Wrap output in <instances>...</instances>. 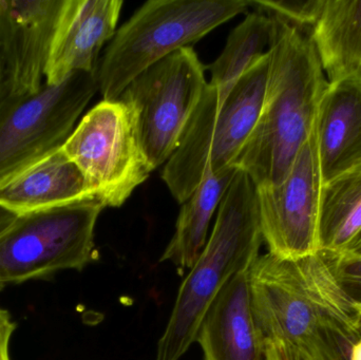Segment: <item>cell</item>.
<instances>
[{
	"label": "cell",
	"instance_id": "cell-1",
	"mask_svg": "<svg viewBox=\"0 0 361 360\" xmlns=\"http://www.w3.org/2000/svg\"><path fill=\"white\" fill-rule=\"evenodd\" d=\"M252 312L267 340L300 360H350L361 315L322 253L298 261L271 254L250 268Z\"/></svg>",
	"mask_w": 361,
	"mask_h": 360
},
{
	"label": "cell",
	"instance_id": "cell-2",
	"mask_svg": "<svg viewBox=\"0 0 361 360\" xmlns=\"http://www.w3.org/2000/svg\"><path fill=\"white\" fill-rule=\"evenodd\" d=\"M258 122L233 163L256 188L279 185L315 127L329 85L310 34L278 17Z\"/></svg>",
	"mask_w": 361,
	"mask_h": 360
},
{
	"label": "cell",
	"instance_id": "cell-3",
	"mask_svg": "<svg viewBox=\"0 0 361 360\" xmlns=\"http://www.w3.org/2000/svg\"><path fill=\"white\" fill-rule=\"evenodd\" d=\"M263 242L257 188L239 169L221 201L209 239L180 285L156 360L180 359L221 290L255 263Z\"/></svg>",
	"mask_w": 361,
	"mask_h": 360
},
{
	"label": "cell",
	"instance_id": "cell-4",
	"mask_svg": "<svg viewBox=\"0 0 361 360\" xmlns=\"http://www.w3.org/2000/svg\"><path fill=\"white\" fill-rule=\"evenodd\" d=\"M269 51L235 84L219 106L218 90L208 82L193 110L162 179L183 204L202 181L233 165L258 122L267 88Z\"/></svg>",
	"mask_w": 361,
	"mask_h": 360
},
{
	"label": "cell",
	"instance_id": "cell-5",
	"mask_svg": "<svg viewBox=\"0 0 361 360\" xmlns=\"http://www.w3.org/2000/svg\"><path fill=\"white\" fill-rule=\"evenodd\" d=\"M252 0H150L114 34L99 59V91L116 101L142 72L176 51L190 46Z\"/></svg>",
	"mask_w": 361,
	"mask_h": 360
},
{
	"label": "cell",
	"instance_id": "cell-6",
	"mask_svg": "<svg viewBox=\"0 0 361 360\" xmlns=\"http://www.w3.org/2000/svg\"><path fill=\"white\" fill-rule=\"evenodd\" d=\"M105 207L90 199L17 216L0 235V291L97 260L94 228Z\"/></svg>",
	"mask_w": 361,
	"mask_h": 360
},
{
	"label": "cell",
	"instance_id": "cell-7",
	"mask_svg": "<svg viewBox=\"0 0 361 360\" xmlns=\"http://www.w3.org/2000/svg\"><path fill=\"white\" fill-rule=\"evenodd\" d=\"M204 70L192 46H186L142 72L118 97L130 111L152 170L166 163L179 146L207 85Z\"/></svg>",
	"mask_w": 361,
	"mask_h": 360
},
{
	"label": "cell",
	"instance_id": "cell-8",
	"mask_svg": "<svg viewBox=\"0 0 361 360\" xmlns=\"http://www.w3.org/2000/svg\"><path fill=\"white\" fill-rule=\"evenodd\" d=\"M99 91L97 73L74 72L61 84L0 101V182L63 147Z\"/></svg>",
	"mask_w": 361,
	"mask_h": 360
},
{
	"label": "cell",
	"instance_id": "cell-9",
	"mask_svg": "<svg viewBox=\"0 0 361 360\" xmlns=\"http://www.w3.org/2000/svg\"><path fill=\"white\" fill-rule=\"evenodd\" d=\"M105 206L120 207L152 171L133 116L120 101H102L74 128L61 147Z\"/></svg>",
	"mask_w": 361,
	"mask_h": 360
},
{
	"label": "cell",
	"instance_id": "cell-10",
	"mask_svg": "<svg viewBox=\"0 0 361 360\" xmlns=\"http://www.w3.org/2000/svg\"><path fill=\"white\" fill-rule=\"evenodd\" d=\"M322 187L314 127L283 181L273 187L257 188L261 230L271 255L298 261L322 252Z\"/></svg>",
	"mask_w": 361,
	"mask_h": 360
},
{
	"label": "cell",
	"instance_id": "cell-11",
	"mask_svg": "<svg viewBox=\"0 0 361 360\" xmlns=\"http://www.w3.org/2000/svg\"><path fill=\"white\" fill-rule=\"evenodd\" d=\"M66 0H0V67L6 97L42 89Z\"/></svg>",
	"mask_w": 361,
	"mask_h": 360
},
{
	"label": "cell",
	"instance_id": "cell-12",
	"mask_svg": "<svg viewBox=\"0 0 361 360\" xmlns=\"http://www.w3.org/2000/svg\"><path fill=\"white\" fill-rule=\"evenodd\" d=\"M123 4L121 0H66L51 46L46 84H61L74 72L97 74L99 53L116 34Z\"/></svg>",
	"mask_w": 361,
	"mask_h": 360
},
{
	"label": "cell",
	"instance_id": "cell-13",
	"mask_svg": "<svg viewBox=\"0 0 361 360\" xmlns=\"http://www.w3.org/2000/svg\"><path fill=\"white\" fill-rule=\"evenodd\" d=\"M250 268L227 283L204 316L195 338L203 360H264L267 338L252 312Z\"/></svg>",
	"mask_w": 361,
	"mask_h": 360
},
{
	"label": "cell",
	"instance_id": "cell-14",
	"mask_svg": "<svg viewBox=\"0 0 361 360\" xmlns=\"http://www.w3.org/2000/svg\"><path fill=\"white\" fill-rule=\"evenodd\" d=\"M315 135L322 185L361 165V73L329 82Z\"/></svg>",
	"mask_w": 361,
	"mask_h": 360
},
{
	"label": "cell",
	"instance_id": "cell-15",
	"mask_svg": "<svg viewBox=\"0 0 361 360\" xmlns=\"http://www.w3.org/2000/svg\"><path fill=\"white\" fill-rule=\"evenodd\" d=\"M90 199L99 198L61 148L0 182V205L17 215Z\"/></svg>",
	"mask_w": 361,
	"mask_h": 360
},
{
	"label": "cell",
	"instance_id": "cell-16",
	"mask_svg": "<svg viewBox=\"0 0 361 360\" xmlns=\"http://www.w3.org/2000/svg\"><path fill=\"white\" fill-rule=\"evenodd\" d=\"M310 37L329 82L361 73V0H326Z\"/></svg>",
	"mask_w": 361,
	"mask_h": 360
},
{
	"label": "cell",
	"instance_id": "cell-17",
	"mask_svg": "<svg viewBox=\"0 0 361 360\" xmlns=\"http://www.w3.org/2000/svg\"><path fill=\"white\" fill-rule=\"evenodd\" d=\"M239 169L231 165L206 177L183 203L176 232L161 261L175 264L180 273L192 268L206 244L210 220Z\"/></svg>",
	"mask_w": 361,
	"mask_h": 360
},
{
	"label": "cell",
	"instance_id": "cell-18",
	"mask_svg": "<svg viewBox=\"0 0 361 360\" xmlns=\"http://www.w3.org/2000/svg\"><path fill=\"white\" fill-rule=\"evenodd\" d=\"M275 34V18L258 8L231 32L224 50L208 66L209 84L218 90L219 106L226 101L242 76L269 53Z\"/></svg>",
	"mask_w": 361,
	"mask_h": 360
},
{
	"label": "cell",
	"instance_id": "cell-19",
	"mask_svg": "<svg viewBox=\"0 0 361 360\" xmlns=\"http://www.w3.org/2000/svg\"><path fill=\"white\" fill-rule=\"evenodd\" d=\"M361 234V165L324 184L320 194V253H345Z\"/></svg>",
	"mask_w": 361,
	"mask_h": 360
},
{
	"label": "cell",
	"instance_id": "cell-20",
	"mask_svg": "<svg viewBox=\"0 0 361 360\" xmlns=\"http://www.w3.org/2000/svg\"><path fill=\"white\" fill-rule=\"evenodd\" d=\"M326 0H252V6L305 31L316 25Z\"/></svg>",
	"mask_w": 361,
	"mask_h": 360
},
{
	"label": "cell",
	"instance_id": "cell-21",
	"mask_svg": "<svg viewBox=\"0 0 361 360\" xmlns=\"http://www.w3.org/2000/svg\"><path fill=\"white\" fill-rule=\"evenodd\" d=\"M324 256L345 293L361 304V257L349 253Z\"/></svg>",
	"mask_w": 361,
	"mask_h": 360
},
{
	"label": "cell",
	"instance_id": "cell-22",
	"mask_svg": "<svg viewBox=\"0 0 361 360\" xmlns=\"http://www.w3.org/2000/svg\"><path fill=\"white\" fill-rule=\"evenodd\" d=\"M16 325L10 314L0 309V360L10 359V342Z\"/></svg>",
	"mask_w": 361,
	"mask_h": 360
},
{
	"label": "cell",
	"instance_id": "cell-23",
	"mask_svg": "<svg viewBox=\"0 0 361 360\" xmlns=\"http://www.w3.org/2000/svg\"><path fill=\"white\" fill-rule=\"evenodd\" d=\"M264 360H300L288 347L275 340H267Z\"/></svg>",
	"mask_w": 361,
	"mask_h": 360
},
{
	"label": "cell",
	"instance_id": "cell-24",
	"mask_svg": "<svg viewBox=\"0 0 361 360\" xmlns=\"http://www.w3.org/2000/svg\"><path fill=\"white\" fill-rule=\"evenodd\" d=\"M17 216L18 215L15 213L14 211L0 205V235L14 222Z\"/></svg>",
	"mask_w": 361,
	"mask_h": 360
},
{
	"label": "cell",
	"instance_id": "cell-25",
	"mask_svg": "<svg viewBox=\"0 0 361 360\" xmlns=\"http://www.w3.org/2000/svg\"><path fill=\"white\" fill-rule=\"evenodd\" d=\"M345 253L352 254V255L360 256V257H361V234L357 237V239L352 243L351 247H350Z\"/></svg>",
	"mask_w": 361,
	"mask_h": 360
},
{
	"label": "cell",
	"instance_id": "cell-26",
	"mask_svg": "<svg viewBox=\"0 0 361 360\" xmlns=\"http://www.w3.org/2000/svg\"><path fill=\"white\" fill-rule=\"evenodd\" d=\"M350 360H361V338L357 340V342L352 348Z\"/></svg>",
	"mask_w": 361,
	"mask_h": 360
},
{
	"label": "cell",
	"instance_id": "cell-27",
	"mask_svg": "<svg viewBox=\"0 0 361 360\" xmlns=\"http://www.w3.org/2000/svg\"><path fill=\"white\" fill-rule=\"evenodd\" d=\"M6 97V89H4V76H2L1 67H0V101Z\"/></svg>",
	"mask_w": 361,
	"mask_h": 360
},
{
	"label": "cell",
	"instance_id": "cell-28",
	"mask_svg": "<svg viewBox=\"0 0 361 360\" xmlns=\"http://www.w3.org/2000/svg\"><path fill=\"white\" fill-rule=\"evenodd\" d=\"M356 306H357L358 311H360L361 315V304H356Z\"/></svg>",
	"mask_w": 361,
	"mask_h": 360
},
{
	"label": "cell",
	"instance_id": "cell-29",
	"mask_svg": "<svg viewBox=\"0 0 361 360\" xmlns=\"http://www.w3.org/2000/svg\"></svg>",
	"mask_w": 361,
	"mask_h": 360
}]
</instances>
